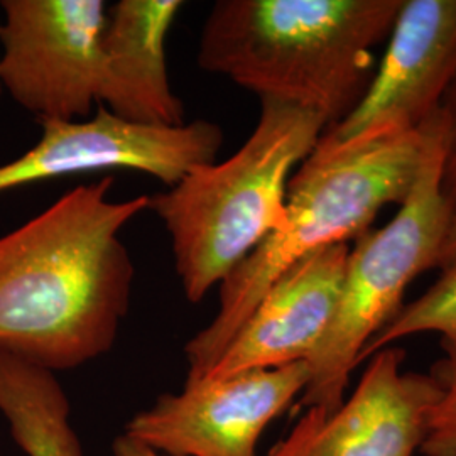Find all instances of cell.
<instances>
[{
	"label": "cell",
	"instance_id": "cell-12",
	"mask_svg": "<svg viewBox=\"0 0 456 456\" xmlns=\"http://www.w3.org/2000/svg\"><path fill=\"white\" fill-rule=\"evenodd\" d=\"M183 7L181 0H120L109 9L100 103L117 118L149 127L184 126V107L166 65V37Z\"/></svg>",
	"mask_w": 456,
	"mask_h": 456
},
{
	"label": "cell",
	"instance_id": "cell-5",
	"mask_svg": "<svg viewBox=\"0 0 456 456\" xmlns=\"http://www.w3.org/2000/svg\"><path fill=\"white\" fill-rule=\"evenodd\" d=\"M428 151L419 176L386 227L355 239L346 259L342 296L325 338L308 360L310 382L301 408L331 412L345 401L360 354L404 308L409 284L438 267L453 208L441 191L444 122L438 110L426 122Z\"/></svg>",
	"mask_w": 456,
	"mask_h": 456
},
{
	"label": "cell",
	"instance_id": "cell-16",
	"mask_svg": "<svg viewBox=\"0 0 456 456\" xmlns=\"http://www.w3.org/2000/svg\"><path fill=\"white\" fill-rule=\"evenodd\" d=\"M444 151L441 161V191L456 215V78L441 100Z\"/></svg>",
	"mask_w": 456,
	"mask_h": 456
},
{
	"label": "cell",
	"instance_id": "cell-6",
	"mask_svg": "<svg viewBox=\"0 0 456 456\" xmlns=\"http://www.w3.org/2000/svg\"><path fill=\"white\" fill-rule=\"evenodd\" d=\"M0 83L41 120L83 122L105 80L103 0H2Z\"/></svg>",
	"mask_w": 456,
	"mask_h": 456
},
{
	"label": "cell",
	"instance_id": "cell-3",
	"mask_svg": "<svg viewBox=\"0 0 456 456\" xmlns=\"http://www.w3.org/2000/svg\"><path fill=\"white\" fill-rule=\"evenodd\" d=\"M404 0H218L196 61L259 98L340 124L374 80V48Z\"/></svg>",
	"mask_w": 456,
	"mask_h": 456
},
{
	"label": "cell",
	"instance_id": "cell-9",
	"mask_svg": "<svg viewBox=\"0 0 456 456\" xmlns=\"http://www.w3.org/2000/svg\"><path fill=\"white\" fill-rule=\"evenodd\" d=\"M406 352H375L359 386L331 412L308 408L267 456H414L421 450L440 387L404 372Z\"/></svg>",
	"mask_w": 456,
	"mask_h": 456
},
{
	"label": "cell",
	"instance_id": "cell-7",
	"mask_svg": "<svg viewBox=\"0 0 456 456\" xmlns=\"http://www.w3.org/2000/svg\"><path fill=\"white\" fill-rule=\"evenodd\" d=\"M310 382L308 362L228 377L186 379L137 412L124 435L167 456H257L265 428Z\"/></svg>",
	"mask_w": 456,
	"mask_h": 456
},
{
	"label": "cell",
	"instance_id": "cell-2",
	"mask_svg": "<svg viewBox=\"0 0 456 456\" xmlns=\"http://www.w3.org/2000/svg\"><path fill=\"white\" fill-rule=\"evenodd\" d=\"M428 151L419 129L377 127L337 141L320 137L288 184L286 222L220 282L212 323L186 343L188 377H205L261 303L296 262L328 245L357 239L387 205H401L419 176Z\"/></svg>",
	"mask_w": 456,
	"mask_h": 456
},
{
	"label": "cell",
	"instance_id": "cell-11",
	"mask_svg": "<svg viewBox=\"0 0 456 456\" xmlns=\"http://www.w3.org/2000/svg\"><path fill=\"white\" fill-rule=\"evenodd\" d=\"M350 245H328L296 262L262 297L205 377H228L308 362L342 296Z\"/></svg>",
	"mask_w": 456,
	"mask_h": 456
},
{
	"label": "cell",
	"instance_id": "cell-14",
	"mask_svg": "<svg viewBox=\"0 0 456 456\" xmlns=\"http://www.w3.org/2000/svg\"><path fill=\"white\" fill-rule=\"evenodd\" d=\"M428 331L440 333L441 338L456 340V261L443 267L440 279L375 335L360 354L359 365L382 348Z\"/></svg>",
	"mask_w": 456,
	"mask_h": 456
},
{
	"label": "cell",
	"instance_id": "cell-18",
	"mask_svg": "<svg viewBox=\"0 0 456 456\" xmlns=\"http://www.w3.org/2000/svg\"><path fill=\"white\" fill-rule=\"evenodd\" d=\"M456 261V215L452 220V225L448 230V235L444 239V244L441 248L440 262H438V267H446L450 265L452 262Z\"/></svg>",
	"mask_w": 456,
	"mask_h": 456
},
{
	"label": "cell",
	"instance_id": "cell-8",
	"mask_svg": "<svg viewBox=\"0 0 456 456\" xmlns=\"http://www.w3.org/2000/svg\"><path fill=\"white\" fill-rule=\"evenodd\" d=\"M39 142L0 166V193L41 181L105 169L146 173L167 184L216 161L224 144L220 126L195 120L181 127L135 126L105 107L83 122L41 120Z\"/></svg>",
	"mask_w": 456,
	"mask_h": 456
},
{
	"label": "cell",
	"instance_id": "cell-15",
	"mask_svg": "<svg viewBox=\"0 0 456 456\" xmlns=\"http://www.w3.org/2000/svg\"><path fill=\"white\" fill-rule=\"evenodd\" d=\"M443 357L435 362L429 375L440 387V399L429 414L424 456H456V340L441 338Z\"/></svg>",
	"mask_w": 456,
	"mask_h": 456
},
{
	"label": "cell",
	"instance_id": "cell-13",
	"mask_svg": "<svg viewBox=\"0 0 456 456\" xmlns=\"http://www.w3.org/2000/svg\"><path fill=\"white\" fill-rule=\"evenodd\" d=\"M0 412L28 456H83L69 401L54 372L0 350Z\"/></svg>",
	"mask_w": 456,
	"mask_h": 456
},
{
	"label": "cell",
	"instance_id": "cell-17",
	"mask_svg": "<svg viewBox=\"0 0 456 456\" xmlns=\"http://www.w3.org/2000/svg\"><path fill=\"white\" fill-rule=\"evenodd\" d=\"M112 453L114 456H167L151 450L146 444L132 440L126 435H120L115 438Z\"/></svg>",
	"mask_w": 456,
	"mask_h": 456
},
{
	"label": "cell",
	"instance_id": "cell-10",
	"mask_svg": "<svg viewBox=\"0 0 456 456\" xmlns=\"http://www.w3.org/2000/svg\"><path fill=\"white\" fill-rule=\"evenodd\" d=\"M389 48L355 110L326 135L345 141L377 127L419 129L456 78V0H404Z\"/></svg>",
	"mask_w": 456,
	"mask_h": 456
},
{
	"label": "cell",
	"instance_id": "cell-4",
	"mask_svg": "<svg viewBox=\"0 0 456 456\" xmlns=\"http://www.w3.org/2000/svg\"><path fill=\"white\" fill-rule=\"evenodd\" d=\"M325 131L322 115L262 98L256 129L232 158L195 167L167 191L149 196V210L171 235L190 303L203 301L284 225L291 173Z\"/></svg>",
	"mask_w": 456,
	"mask_h": 456
},
{
	"label": "cell",
	"instance_id": "cell-19",
	"mask_svg": "<svg viewBox=\"0 0 456 456\" xmlns=\"http://www.w3.org/2000/svg\"><path fill=\"white\" fill-rule=\"evenodd\" d=\"M0 26H2V17H0ZM0 92H2V83H0Z\"/></svg>",
	"mask_w": 456,
	"mask_h": 456
},
{
	"label": "cell",
	"instance_id": "cell-1",
	"mask_svg": "<svg viewBox=\"0 0 456 456\" xmlns=\"http://www.w3.org/2000/svg\"><path fill=\"white\" fill-rule=\"evenodd\" d=\"M112 184H80L0 237V350L58 372L114 348L135 276L120 232L149 196L112 201Z\"/></svg>",
	"mask_w": 456,
	"mask_h": 456
}]
</instances>
